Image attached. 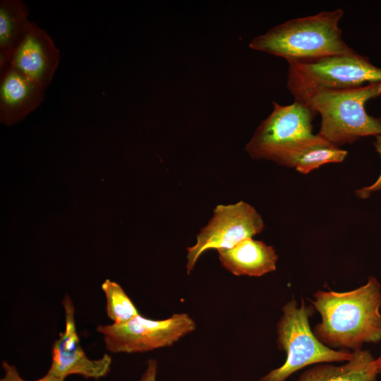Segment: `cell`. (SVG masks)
I'll use <instances>...</instances> for the list:
<instances>
[{"label":"cell","instance_id":"obj_1","mask_svg":"<svg viewBox=\"0 0 381 381\" xmlns=\"http://www.w3.org/2000/svg\"><path fill=\"white\" fill-rule=\"evenodd\" d=\"M310 301L321 317L313 331L327 346L353 351L381 341V285L376 277L349 291L319 290Z\"/></svg>","mask_w":381,"mask_h":381},{"label":"cell","instance_id":"obj_2","mask_svg":"<svg viewBox=\"0 0 381 381\" xmlns=\"http://www.w3.org/2000/svg\"><path fill=\"white\" fill-rule=\"evenodd\" d=\"M343 16L344 11L337 8L289 20L254 37L249 47L282 57L287 63L353 53L339 26Z\"/></svg>","mask_w":381,"mask_h":381},{"label":"cell","instance_id":"obj_3","mask_svg":"<svg viewBox=\"0 0 381 381\" xmlns=\"http://www.w3.org/2000/svg\"><path fill=\"white\" fill-rule=\"evenodd\" d=\"M381 95V82L349 90H320L303 102L321 118L318 135L340 147L381 135V117L367 114L365 104Z\"/></svg>","mask_w":381,"mask_h":381},{"label":"cell","instance_id":"obj_4","mask_svg":"<svg viewBox=\"0 0 381 381\" xmlns=\"http://www.w3.org/2000/svg\"><path fill=\"white\" fill-rule=\"evenodd\" d=\"M282 311L277 324V343L279 349L286 353V358L283 365L270 370L260 381H285L308 365L352 358L353 351L331 349L316 337L309 324L315 311L313 305L306 306L302 299L298 306L293 298L284 305Z\"/></svg>","mask_w":381,"mask_h":381},{"label":"cell","instance_id":"obj_5","mask_svg":"<svg viewBox=\"0 0 381 381\" xmlns=\"http://www.w3.org/2000/svg\"><path fill=\"white\" fill-rule=\"evenodd\" d=\"M286 86L301 104L320 90H349L381 82V68L357 52L289 62Z\"/></svg>","mask_w":381,"mask_h":381},{"label":"cell","instance_id":"obj_6","mask_svg":"<svg viewBox=\"0 0 381 381\" xmlns=\"http://www.w3.org/2000/svg\"><path fill=\"white\" fill-rule=\"evenodd\" d=\"M315 115L308 107L296 101L287 105L273 102L272 111L256 128L246 145V152L253 159L282 165L291 154L320 138L313 133Z\"/></svg>","mask_w":381,"mask_h":381},{"label":"cell","instance_id":"obj_7","mask_svg":"<svg viewBox=\"0 0 381 381\" xmlns=\"http://www.w3.org/2000/svg\"><path fill=\"white\" fill-rule=\"evenodd\" d=\"M196 329L187 313H174L163 320H152L140 314L121 323L99 325L105 347L111 353H142L171 346Z\"/></svg>","mask_w":381,"mask_h":381},{"label":"cell","instance_id":"obj_8","mask_svg":"<svg viewBox=\"0 0 381 381\" xmlns=\"http://www.w3.org/2000/svg\"><path fill=\"white\" fill-rule=\"evenodd\" d=\"M264 228L262 217L248 202L241 200L216 206L212 218L197 235L196 243L187 248V274H190L206 250L231 248L243 240L261 233Z\"/></svg>","mask_w":381,"mask_h":381},{"label":"cell","instance_id":"obj_9","mask_svg":"<svg viewBox=\"0 0 381 381\" xmlns=\"http://www.w3.org/2000/svg\"><path fill=\"white\" fill-rule=\"evenodd\" d=\"M62 304L65 313V328L52 348V363L47 373L65 380L70 375L98 380L111 370V356L104 354L100 358L90 359L80 342L77 332L75 308L71 298L66 295Z\"/></svg>","mask_w":381,"mask_h":381},{"label":"cell","instance_id":"obj_10","mask_svg":"<svg viewBox=\"0 0 381 381\" xmlns=\"http://www.w3.org/2000/svg\"><path fill=\"white\" fill-rule=\"evenodd\" d=\"M60 61V52L46 32L30 21L14 49L8 66L44 88L51 83Z\"/></svg>","mask_w":381,"mask_h":381},{"label":"cell","instance_id":"obj_11","mask_svg":"<svg viewBox=\"0 0 381 381\" xmlns=\"http://www.w3.org/2000/svg\"><path fill=\"white\" fill-rule=\"evenodd\" d=\"M0 72V121L10 126L40 106L44 89L8 65Z\"/></svg>","mask_w":381,"mask_h":381},{"label":"cell","instance_id":"obj_12","mask_svg":"<svg viewBox=\"0 0 381 381\" xmlns=\"http://www.w3.org/2000/svg\"><path fill=\"white\" fill-rule=\"evenodd\" d=\"M218 251L222 266L235 276L261 277L277 268L275 249L253 238L243 240L229 249Z\"/></svg>","mask_w":381,"mask_h":381},{"label":"cell","instance_id":"obj_13","mask_svg":"<svg viewBox=\"0 0 381 381\" xmlns=\"http://www.w3.org/2000/svg\"><path fill=\"white\" fill-rule=\"evenodd\" d=\"M375 360L370 351L356 350L345 364H315L302 373L297 381H377Z\"/></svg>","mask_w":381,"mask_h":381},{"label":"cell","instance_id":"obj_14","mask_svg":"<svg viewBox=\"0 0 381 381\" xmlns=\"http://www.w3.org/2000/svg\"><path fill=\"white\" fill-rule=\"evenodd\" d=\"M29 8L20 0L0 1V71L8 64L11 56L25 35L30 22Z\"/></svg>","mask_w":381,"mask_h":381},{"label":"cell","instance_id":"obj_15","mask_svg":"<svg viewBox=\"0 0 381 381\" xmlns=\"http://www.w3.org/2000/svg\"><path fill=\"white\" fill-rule=\"evenodd\" d=\"M347 153V151L320 136L313 143L289 156L282 165L307 174L323 164L342 162Z\"/></svg>","mask_w":381,"mask_h":381},{"label":"cell","instance_id":"obj_16","mask_svg":"<svg viewBox=\"0 0 381 381\" xmlns=\"http://www.w3.org/2000/svg\"><path fill=\"white\" fill-rule=\"evenodd\" d=\"M101 287L107 301L106 313L113 323L121 324L140 315L133 302L119 284L106 279Z\"/></svg>","mask_w":381,"mask_h":381},{"label":"cell","instance_id":"obj_17","mask_svg":"<svg viewBox=\"0 0 381 381\" xmlns=\"http://www.w3.org/2000/svg\"><path fill=\"white\" fill-rule=\"evenodd\" d=\"M2 368L4 370V375L1 378L0 381H27L23 379L19 375L16 368L14 365L9 364L7 361L2 362ZM65 380L61 379L56 376H54L48 373L39 380L34 381H64Z\"/></svg>","mask_w":381,"mask_h":381},{"label":"cell","instance_id":"obj_18","mask_svg":"<svg viewBox=\"0 0 381 381\" xmlns=\"http://www.w3.org/2000/svg\"><path fill=\"white\" fill-rule=\"evenodd\" d=\"M374 146L381 156V135L375 136ZM381 190V173L377 180L371 185L365 186L355 191L357 197L361 199L368 198L372 193Z\"/></svg>","mask_w":381,"mask_h":381},{"label":"cell","instance_id":"obj_19","mask_svg":"<svg viewBox=\"0 0 381 381\" xmlns=\"http://www.w3.org/2000/svg\"><path fill=\"white\" fill-rule=\"evenodd\" d=\"M157 368L158 365L156 360H148L146 369L143 373L139 381H156Z\"/></svg>","mask_w":381,"mask_h":381},{"label":"cell","instance_id":"obj_20","mask_svg":"<svg viewBox=\"0 0 381 381\" xmlns=\"http://www.w3.org/2000/svg\"><path fill=\"white\" fill-rule=\"evenodd\" d=\"M374 366L379 373H381V354L374 361Z\"/></svg>","mask_w":381,"mask_h":381}]
</instances>
